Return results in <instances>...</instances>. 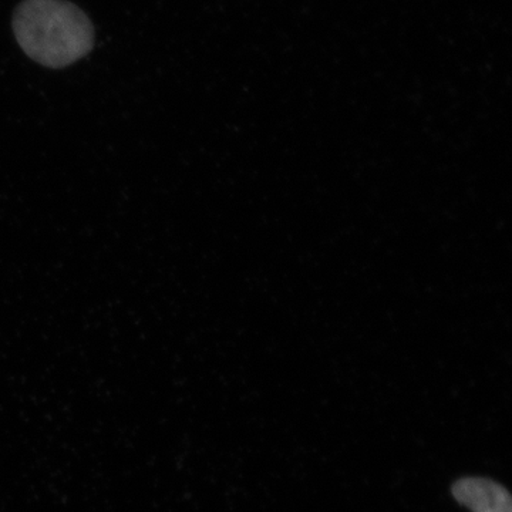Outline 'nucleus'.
I'll return each mask as SVG.
<instances>
[{
	"label": "nucleus",
	"mask_w": 512,
	"mask_h": 512,
	"mask_svg": "<svg viewBox=\"0 0 512 512\" xmlns=\"http://www.w3.org/2000/svg\"><path fill=\"white\" fill-rule=\"evenodd\" d=\"M12 28L23 52L50 69L76 63L94 45L92 20L67 0H23L13 13Z\"/></svg>",
	"instance_id": "1"
},
{
	"label": "nucleus",
	"mask_w": 512,
	"mask_h": 512,
	"mask_svg": "<svg viewBox=\"0 0 512 512\" xmlns=\"http://www.w3.org/2000/svg\"><path fill=\"white\" fill-rule=\"evenodd\" d=\"M451 493L471 512H512L511 494L490 478H461L453 484Z\"/></svg>",
	"instance_id": "2"
}]
</instances>
